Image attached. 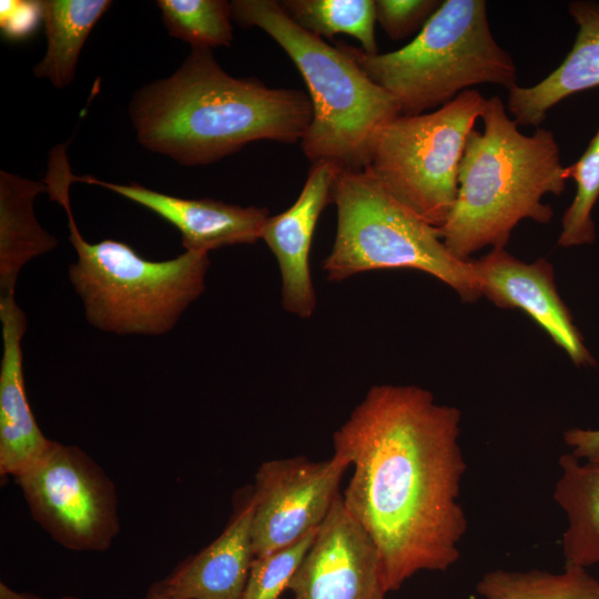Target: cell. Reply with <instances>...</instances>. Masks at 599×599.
<instances>
[{"label":"cell","mask_w":599,"mask_h":599,"mask_svg":"<svg viewBox=\"0 0 599 599\" xmlns=\"http://www.w3.org/2000/svg\"><path fill=\"white\" fill-rule=\"evenodd\" d=\"M437 0H377L376 20L393 40L408 37L436 11Z\"/></svg>","instance_id":"obj_26"},{"label":"cell","mask_w":599,"mask_h":599,"mask_svg":"<svg viewBox=\"0 0 599 599\" xmlns=\"http://www.w3.org/2000/svg\"><path fill=\"white\" fill-rule=\"evenodd\" d=\"M568 11L577 32L562 62L540 82L508 90V110L518 125L539 128L564 99L599 87V2L573 0Z\"/></svg>","instance_id":"obj_17"},{"label":"cell","mask_w":599,"mask_h":599,"mask_svg":"<svg viewBox=\"0 0 599 599\" xmlns=\"http://www.w3.org/2000/svg\"><path fill=\"white\" fill-rule=\"evenodd\" d=\"M566 179L576 183V193L561 220L558 245L572 247L590 245L596 240L593 207L599 199V129L582 155L565 166Z\"/></svg>","instance_id":"obj_24"},{"label":"cell","mask_w":599,"mask_h":599,"mask_svg":"<svg viewBox=\"0 0 599 599\" xmlns=\"http://www.w3.org/2000/svg\"><path fill=\"white\" fill-rule=\"evenodd\" d=\"M565 444L580 460H599V429L570 428L564 433Z\"/></svg>","instance_id":"obj_28"},{"label":"cell","mask_w":599,"mask_h":599,"mask_svg":"<svg viewBox=\"0 0 599 599\" xmlns=\"http://www.w3.org/2000/svg\"><path fill=\"white\" fill-rule=\"evenodd\" d=\"M484 599H599V579L587 568L565 565L561 572L494 569L476 583Z\"/></svg>","instance_id":"obj_21"},{"label":"cell","mask_w":599,"mask_h":599,"mask_svg":"<svg viewBox=\"0 0 599 599\" xmlns=\"http://www.w3.org/2000/svg\"><path fill=\"white\" fill-rule=\"evenodd\" d=\"M129 115L138 142L185 166L212 164L246 144L295 143L313 119L309 95L234 78L211 49L192 48L170 77L141 88Z\"/></svg>","instance_id":"obj_2"},{"label":"cell","mask_w":599,"mask_h":599,"mask_svg":"<svg viewBox=\"0 0 599 599\" xmlns=\"http://www.w3.org/2000/svg\"><path fill=\"white\" fill-rule=\"evenodd\" d=\"M0 8L1 29L11 39L29 35L42 20L40 1H1Z\"/></svg>","instance_id":"obj_27"},{"label":"cell","mask_w":599,"mask_h":599,"mask_svg":"<svg viewBox=\"0 0 599 599\" xmlns=\"http://www.w3.org/2000/svg\"><path fill=\"white\" fill-rule=\"evenodd\" d=\"M461 412L415 385H376L333 434L353 475L342 494L379 552L388 592L460 558L468 520Z\"/></svg>","instance_id":"obj_1"},{"label":"cell","mask_w":599,"mask_h":599,"mask_svg":"<svg viewBox=\"0 0 599 599\" xmlns=\"http://www.w3.org/2000/svg\"><path fill=\"white\" fill-rule=\"evenodd\" d=\"M51 201L64 207L69 240L78 258L70 281L81 297L88 322L119 335H162L205 288L209 253L185 251L166 261L143 258L115 240L90 243L73 219L69 200L72 172L65 149L49 154L44 179Z\"/></svg>","instance_id":"obj_4"},{"label":"cell","mask_w":599,"mask_h":599,"mask_svg":"<svg viewBox=\"0 0 599 599\" xmlns=\"http://www.w3.org/2000/svg\"><path fill=\"white\" fill-rule=\"evenodd\" d=\"M316 530L286 547L254 557L242 599H280L312 545Z\"/></svg>","instance_id":"obj_25"},{"label":"cell","mask_w":599,"mask_h":599,"mask_svg":"<svg viewBox=\"0 0 599 599\" xmlns=\"http://www.w3.org/2000/svg\"><path fill=\"white\" fill-rule=\"evenodd\" d=\"M558 465L552 497L567 519L561 537L565 565L588 568L599 564V460L582 463L566 453Z\"/></svg>","instance_id":"obj_19"},{"label":"cell","mask_w":599,"mask_h":599,"mask_svg":"<svg viewBox=\"0 0 599 599\" xmlns=\"http://www.w3.org/2000/svg\"><path fill=\"white\" fill-rule=\"evenodd\" d=\"M481 296L500 308H520L541 326L577 366L595 358L557 292L554 267L546 258L526 263L505 247H493L473 261Z\"/></svg>","instance_id":"obj_12"},{"label":"cell","mask_w":599,"mask_h":599,"mask_svg":"<svg viewBox=\"0 0 599 599\" xmlns=\"http://www.w3.org/2000/svg\"><path fill=\"white\" fill-rule=\"evenodd\" d=\"M162 20L172 37L192 48L230 45L231 2L225 0H158Z\"/></svg>","instance_id":"obj_23"},{"label":"cell","mask_w":599,"mask_h":599,"mask_svg":"<svg viewBox=\"0 0 599 599\" xmlns=\"http://www.w3.org/2000/svg\"><path fill=\"white\" fill-rule=\"evenodd\" d=\"M338 169L326 161L313 163L296 201L284 212L268 216L262 230L261 238L277 261L282 306L301 318L311 317L316 307L309 252Z\"/></svg>","instance_id":"obj_13"},{"label":"cell","mask_w":599,"mask_h":599,"mask_svg":"<svg viewBox=\"0 0 599 599\" xmlns=\"http://www.w3.org/2000/svg\"><path fill=\"white\" fill-rule=\"evenodd\" d=\"M0 599H43L39 596H35L33 593L29 592H19L17 590L11 589L8 585L1 582L0 583ZM59 599H80L74 596H63Z\"/></svg>","instance_id":"obj_29"},{"label":"cell","mask_w":599,"mask_h":599,"mask_svg":"<svg viewBox=\"0 0 599 599\" xmlns=\"http://www.w3.org/2000/svg\"><path fill=\"white\" fill-rule=\"evenodd\" d=\"M72 181L103 186L161 216L179 230L185 251L209 253L223 246L254 244L261 238L270 216L265 207L240 206L212 199H183L138 183L116 184L73 174Z\"/></svg>","instance_id":"obj_14"},{"label":"cell","mask_w":599,"mask_h":599,"mask_svg":"<svg viewBox=\"0 0 599 599\" xmlns=\"http://www.w3.org/2000/svg\"><path fill=\"white\" fill-rule=\"evenodd\" d=\"M486 104L470 89L435 111L398 115L377 134L365 169L398 202L440 227L456 202L467 139Z\"/></svg>","instance_id":"obj_8"},{"label":"cell","mask_w":599,"mask_h":599,"mask_svg":"<svg viewBox=\"0 0 599 599\" xmlns=\"http://www.w3.org/2000/svg\"><path fill=\"white\" fill-rule=\"evenodd\" d=\"M16 479L33 519L64 548L104 551L119 534L114 485L79 447L51 440Z\"/></svg>","instance_id":"obj_9"},{"label":"cell","mask_w":599,"mask_h":599,"mask_svg":"<svg viewBox=\"0 0 599 599\" xmlns=\"http://www.w3.org/2000/svg\"><path fill=\"white\" fill-rule=\"evenodd\" d=\"M331 202L337 229L323 262L329 282L368 271L412 268L447 284L463 301L481 297L473 261L455 257L439 229L398 202L369 170L338 169Z\"/></svg>","instance_id":"obj_7"},{"label":"cell","mask_w":599,"mask_h":599,"mask_svg":"<svg viewBox=\"0 0 599 599\" xmlns=\"http://www.w3.org/2000/svg\"><path fill=\"white\" fill-rule=\"evenodd\" d=\"M252 516L251 493L219 537L156 585L180 599H242L254 559Z\"/></svg>","instance_id":"obj_16"},{"label":"cell","mask_w":599,"mask_h":599,"mask_svg":"<svg viewBox=\"0 0 599 599\" xmlns=\"http://www.w3.org/2000/svg\"><path fill=\"white\" fill-rule=\"evenodd\" d=\"M40 3L48 45L33 74L62 89L72 82L80 52L112 1L43 0Z\"/></svg>","instance_id":"obj_20"},{"label":"cell","mask_w":599,"mask_h":599,"mask_svg":"<svg viewBox=\"0 0 599 599\" xmlns=\"http://www.w3.org/2000/svg\"><path fill=\"white\" fill-rule=\"evenodd\" d=\"M0 474L16 478L45 453L51 439L42 434L28 402L21 349L27 319L14 297L0 300Z\"/></svg>","instance_id":"obj_15"},{"label":"cell","mask_w":599,"mask_h":599,"mask_svg":"<svg viewBox=\"0 0 599 599\" xmlns=\"http://www.w3.org/2000/svg\"><path fill=\"white\" fill-rule=\"evenodd\" d=\"M42 192H47L44 182L0 172V298L14 296L26 263L58 245L33 212L34 199Z\"/></svg>","instance_id":"obj_18"},{"label":"cell","mask_w":599,"mask_h":599,"mask_svg":"<svg viewBox=\"0 0 599 599\" xmlns=\"http://www.w3.org/2000/svg\"><path fill=\"white\" fill-rule=\"evenodd\" d=\"M232 19L266 32L301 72L313 106V119L301 141L313 163L364 170L379 131L400 115L394 98L376 84L339 47L302 29L275 0H234Z\"/></svg>","instance_id":"obj_5"},{"label":"cell","mask_w":599,"mask_h":599,"mask_svg":"<svg viewBox=\"0 0 599 599\" xmlns=\"http://www.w3.org/2000/svg\"><path fill=\"white\" fill-rule=\"evenodd\" d=\"M142 599H180V598H176L166 593L156 583H154Z\"/></svg>","instance_id":"obj_30"},{"label":"cell","mask_w":599,"mask_h":599,"mask_svg":"<svg viewBox=\"0 0 599 599\" xmlns=\"http://www.w3.org/2000/svg\"><path fill=\"white\" fill-rule=\"evenodd\" d=\"M286 14L302 29L332 39L348 34L359 41L367 54H377L374 0H283Z\"/></svg>","instance_id":"obj_22"},{"label":"cell","mask_w":599,"mask_h":599,"mask_svg":"<svg viewBox=\"0 0 599 599\" xmlns=\"http://www.w3.org/2000/svg\"><path fill=\"white\" fill-rule=\"evenodd\" d=\"M403 115L425 113L478 84L517 85L512 57L493 37L484 0H445L405 47L367 54L341 44Z\"/></svg>","instance_id":"obj_6"},{"label":"cell","mask_w":599,"mask_h":599,"mask_svg":"<svg viewBox=\"0 0 599 599\" xmlns=\"http://www.w3.org/2000/svg\"><path fill=\"white\" fill-rule=\"evenodd\" d=\"M480 119L484 129L470 132L459 164L456 202L438 227L463 261L489 245L505 247L522 220L549 223L554 212L542 197L560 195L567 181L552 131L521 133L498 95L487 99Z\"/></svg>","instance_id":"obj_3"},{"label":"cell","mask_w":599,"mask_h":599,"mask_svg":"<svg viewBox=\"0 0 599 599\" xmlns=\"http://www.w3.org/2000/svg\"><path fill=\"white\" fill-rule=\"evenodd\" d=\"M287 590L293 599H385L388 593L377 547L342 494L317 527Z\"/></svg>","instance_id":"obj_11"},{"label":"cell","mask_w":599,"mask_h":599,"mask_svg":"<svg viewBox=\"0 0 599 599\" xmlns=\"http://www.w3.org/2000/svg\"><path fill=\"white\" fill-rule=\"evenodd\" d=\"M349 463L333 454L313 461L304 456L263 461L252 490L254 557L286 547L316 529L341 495Z\"/></svg>","instance_id":"obj_10"}]
</instances>
